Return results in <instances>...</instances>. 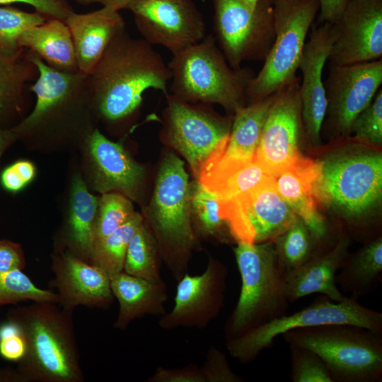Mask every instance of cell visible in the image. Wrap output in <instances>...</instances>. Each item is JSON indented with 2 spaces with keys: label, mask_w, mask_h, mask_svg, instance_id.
<instances>
[{
  "label": "cell",
  "mask_w": 382,
  "mask_h": 382,
  "mask_svg": "<svg viewBox=\"0 0 382 382\" xmlns=\"http://www.w3.org/2000/svg\"><path fill=\"white\" fill-rule=\"evenodd\" d=\"M273 243L278 262L285 274L325 251L318 250L323 241L313 236L299 217Z\"/></svg>",
  "instance_id": "d6a6232c"
},
{
  "label": "cell",
  "mask_w": 382,
  "mask_h": 382,
  "mask_svg": "<svg viewBox=\"0 0 382 382\" xmlns=\"http://www.w3.org/2000/svg\"><path fill=\"white\" fill-rule=\"evenodd\" d=\"M98 203L81 175L76 173L71 185L65 243L69 252L88 262L93 246Z\"/></svg>",
  "instance_id": "83f0119b"
},
{
  "label": "cell",
  "mask_w": 382,
  "mask_h": 382,
  "mask_svg": "<svg viewBox=\"0 0 382 382\" xmlns=\"http://www.w3.org/2000/svg\"><path fill=\"white\" fill-rule=\"evenodd\" d=\"M274 40L260 71L246 90L247 103L270 96L296 76L318 0H272Z\"/></svg>",
  "instance_id": "9c48e42d"
},
{
  "label": "cell",
  "mask_w": 382,
  "mask_h": 382,
  "mask_svg": "<svg viewBox=\"0 0 382 382\" xmlns=\"http://www.w3.org/2000/svg\"><path fill=\"white\" fill-rule=\"evenodd\" d=\"M58 300L56 292L37 286L22 270L0 272V311L4 306L27 301L57 303Z\"/></svg>",
  "instance_id": "d590c367"
},
{
  "label": "cell",
  "mask_w": 382,
  "mask_h": 382,
  "mask_svg": "<svg viewBox=\"0 0 382 382\" xmlns=\"http://www.w3.org/2000/svg\"><path fill=\"white\" fill-rule=\"evenodd\" d=\"M171 73L153 46L125 29L111 40L88 75L95 116L115 124L133 116L149 89L168 93Z\"/></svg>",
  "instance_id": "6da1fadb"
},
{
  "label": "cell",
  "mask_w": 382,
  "mask_h": 382,
  "mask_svg": "<svg viewBox=\"0 0 382 382\" xmlns=\"http://www.w3.org/2000/svg\"><path fill=\"white\" fill-rule=\"evenodd\" d=\"M296 77L274 93L262 127L256 158L266 171L276 176L301 154L299 144L306 133Z\"/></svg>",
  "instance_id": "9a60e30c"
},
{
  "label": "cell",
  "mask_w": 382,
  "mask_h": 382,
  "mask_svg": "<svg viewBox=\"0 0 382 382\" xmlns=\"http://www.w3.org/2000/svg\"><path fill=\"white\" fill-rule=\"evenodd\" d=\"M168 93L189 103L217 104L233 115L247 105L246 90L255 73L230 66L212 35L174 54Z\"/></svg>",
  "instance_id": "277c9868"
},
{
  "label": "cell",
  "mask_w": 382,
  "mask_h": 382,
  "mask_svg": "<svg viewBox=\"0 0 382 382\" xmlns=\"http://www.w3.org/2000/svg\"><path fill=\"white\" fill-rule=\"evenodd\" d=\"M227 277L226 267L211 256L201 274L185 273L178 281L173 308L161 316L158 326L206 328L224 307Z\"/></svg>",
  "instance_id": "e0dca14e"
},
{
  "label": "cell",
  "mask_w": 382,
  "mask_h": 382,
  "mask_svg": "<svg viewBox=\"0 0 382 382\" xmlns=\"http://www.w3.org/2000/svg\"><path fill=\"white\" fill-rule=\"evenodd\" d=\"M219 199L220 215L236 243L273 242L298 217L273 177L236 197Z\"/></svg>",
  "instance_id": "4fadbf2b"
},
{
  "label": "cell",
  "mask_w": 382,
  "mask_h": 382,
  "mask_svg": "<svg viewBox=\"0 0 382 382\" xmlns=\"http://www.w3.org/2000/svg\"><path fill=\"white\" fill-rule=\"evenodd\" d=\"M143 222V216L136 212L126 223L96 242L89 263L101 269L110 278L122 272L128 244Z\"/></svg>",
  "instance_id": "e575fe53"
},
{
  "label": "cell",
  "mask_w": 382,
  "mask_h": 382,
  "mask_svg": "<svg viewBox=\"0 0 382 382\" xmlns=\"http://www.w3.org/2000/svg\"><path fill=\"white\" fill-rule=\"evenodd\" d=\"M274 93L260 100L248 103L233 114L228 141L219 160L243 163L253 159Z\"/></svg>",
  "instance_id": "f1b7e54d"
},
{
  "label": "cell",
  "mask_w": 382,
  "mask_h": 382,
  "mask_svg": "<svg viewBox=\"0 0 382 382\" xmlns=\"http://www.w3.org/2000/svg\"><path fill=\"white\" fill-rule=\"evenodd\" d=\"M212 4L214 37L230 66L264 61L274 40L272 0H260L255 10L241 0Z\"/></svg>",
  "instance_id": "7c38bea8"
},
{
  "label": "cell",
  "mask_w": 382,
  "mask_h": 382,
  "mask_svg": "<svg viewBox=\"0 0 382 382\" xmlns=\"http://www.w3.org/2000/svg\"><path fill=\"white\" fill-rule=\"evenodd\" d=\"M242 3L251 10H255L260 0H241Z\"/></svg>",
  "instance_id": "816d5d0a"
},
{
  "label": "cell",
  "mask_w": 382,
  "mask_h": 382,
  "mask_svg": "<svg viewBox=\"0 0 382 382\" xmlns=\"http://www.w3.org/2000/svg\"><path fill=\"white\" fill-rule=\"evenodd\" d=\"M163 111L162 136L187 161L196 179L226 148L232 119L208 108L182 101L169 93Z\"/></svg>",
  "instance_id": "8fae6325"
},
{
  "label": "cell",
  "mask_w": 382,
  "mask_h": 382,
  "mask_svg": "<svg viewBox=\"0 0 382 382\" xmlns=\"http://www.w3.org/2000/svg\"><path fill=\"white\" fill-rule=\"evenodd\" d=\"M314 193L349 227L369 226L381 204V153L342 152L320 161Z\"/></svg>",
  "instance_id": "8992f818"
},
{
  "label": "cell",
  "mask_w": 382,
  "mask_h": 382,
  "mask_svg": "<svg viewBox=\"0 0 382 382\" xmlns=\"http://www.w3.org/2000/svg\"><path fill=\"white\" fill-rule=\"evenodd\" d=\"M320 23H337L340 20L349 0H318Z\"/></svg>",
  "instance_id": "7dc6e473"
},
{
  "label": "cell",
  "mask_w": 382,
  "mask_h": 382,
  "mask_svg": "<svg viewBox=\"0 0 382 382\" xmlns=\"http://www.w3.org/2000/svg\"><path fill=\"white\" fill-rule=\"evenodd\" d=\"M6 319L22 329L26 351L18 361L23 382H83L72 312L57 303L16 305Z\"/></svg>",
  "instance_id": "3957f363"
},
{
  "label": "cell",
  "mask_w": 382,
  "mask_h": 382,
  "mask_svg": "<svg viewBox=\"0 0 382 382\" xmlns=\"http://www.w3.org/2000/svg\"><path fill=\"white\" fill-rule=\"evenodd\" d=\"M48 19L37 11L26 12L11 6L0 7V51L14 54L21 48L18 41L27 30Z\"/></svg>",
  "instance_id": "74e56055"
},
{
  "label": "cell",
  "mask_w": 382,
  "mask_h": 382,
  "mask_svg": "<svg viewBox=\"0 0 382 382\" xmlns=\"http://www.w3.org/2000/svg\"><path fill=\"white\" fill-rule=\"evenodd\" d=\"M38 75L30 50L23 47L14 54L0 51V123L13 122L22 115L26 89Z\"/></svg>",
  "instance_id": "4316f807"
},
{
  "label": "cell",
  "mask_w": 382,
  "mask_h": 382,
  "mask_svg": "<svg viewBox=\"0 0 382 382\" xmlns=\"http://www.w3.org/2000/svg\"><path fill=\"white\" fill-rule=\"evenodd\" d=\"M336 24L329 64L349 65L381 59L382 0H349Z\"/></svg>",
  "instance_id": "ac0fdd59"
},
{
  "label": "cell",
  "mask_w": 382,
  "mask_h": 382,
  "mask_svg": "<svg viewBox=\"0 0 382 382\" xmlns=\"http://www.w3.org/2000/svg\"><path fill=\"white\" fill-rule=\"evenodd\" d=\"M126 8L143 40L172 54L207 35L204 18L192 0H132Z\"/></svg>",
  "instance_id": "5bb4252c"
},
{
  "label": "cell",
  "mask_w": 382,
  "mask_h": 382,
  "mask_svg": "<svg viewBox=\"0 0 382 382\" xmlns=\"http://www.w3.org/2000/svg\"><path fill=\"white\" fill-rule=\"evenodd\" d=\"M25 259L21 245L8 240H0V272L22 270Z\"/></svg>",
  "instance_id": "bcb514c9"
},
{
  "label": "cell",
  "mask_w": 382,
  "mask_h": 382,
  "mask_svg": "<svg viewBox=\"0 0 382 382\" xmlns=\"http://www.w3.org/2000/svg\"><path fill=\"white\" fill-rule=\"evenodd\" d=\"M233 252L241 286L224 328L226 341L286 315L290 303L273 242H238Z\"/></svg>",
  "instance_id": "52a82bcc"
},
{
  "label": "cell",
  "mask_w": 382,
  "mask_h": 382,
  "mask_svg": "<svg viewBox=\"0 0 382 382\" xmlns=\"http://www.w3.org/2000/svg\"><path fill=\"white\" fill-rule=\"evenodd\" d=\"M188 175L183 161L172 153L160 165L144 222L158 243L163 262L178 282L199 245L192 221Z\"/></svg>",
  "instance_id": "5b68a950"
},
{
  "label": "cell",
  "mask_w": 382,
  "mask_h": 382,
  "mask_svg": "<svg viewBox=\"0 0 382 382\" xmlns=\"http://www.w3.org/2000/svg\"><path fill=\"white\" fill-rule=\"evenodd\" d=\"M339 274L336 275L338 289L357 300L373 291L381 282L382 237L368 241L359 250L347 254Z\"/></svg>",
  "instance_id": "f546056e"
},
{
  "label": "cell",
  "mask_w": 382,
  "mask_h": 382,
  "mask_svg": "<svg viewBox=\"0 0 382 382\" xmlns=\"http://www.w3.org/2000/svg\"><path fill=\"white\" fill-rule=\"evenodd\" d=\"M0 382H23L17 369L0 368Z\"/></svg>",
  "instance_id": "f907efd6"
},
{
  "label": "cell",
  "mask_w": 382,
  "mask_h": 382,
  "mask_svg": "<svg viewBox=\"0 0 382 382\" xmlns=\"http://www.w3.org/2000/svg\"><path fill=\"white\" fill-rule=\"evenodd\" d=\"M289 345L291 381L333 382L325 364L316 352L302 346Z\"/></svg>",
  "instance_id": "f35d334b"
},
{
  "label": "cell",
  "mask_w": 382,
  "mask_h": 382,
  "mask_svg": "<svg viewBox=\"0 0 382 382\" xmlns=\"http://www.w3.org/2000/svg\"><path fill=\"white\" fill-rule=\"evenodd\" d=\"M328 324H348L369 329L382 335V313L346 296L335 301L321 295L308 306L291 314L256 327L226 341L229 354L241 364L254 361L265 349L274 345L276 337L300 328Z\"/></svg>",
  "instance_id": "30bf717a"
},
{
  "label": "cell",
  "mask_w": 382,
  "mask_h": 382,
  "mask_svg": "<svg viewBox=\"0 0 382 382\" xmlns=\"http://www.w3.org/2000/svg\"><path fill=\"white\" fill-rule=\"evenodd\" d=\"M161 260L156 240L144 220L128 244L123 272L159 282L163 281L160 270Z\"/></svg>",
  "instance_id": "836d02e7"
},
{
  "label": "cell",
  "mask_w": 382,
  "mask_h": 382,
  "mask_svg": "<svg viewBox=\"0 0 382 382\" xmlns=\"http://www.w3.org/2000/svg\"><path fill=\"white\" fill-rule=\"evenodd\" d=\"M18 44L57 71L68 74L79 72L71 33L62 20L48 18L25 30L21 35Z\"/></svg>",
  "instance_id": "484cf974"
},
{
  "label": "cell",
  "mask_w": 382,
  "mask_h": 382,
  "mask_svg": "<svg viewBox=\"0 0 382 382\" xmlns=\"http://www.w3.org/2000/svg\"><path fill=\"white\" fill-rule=\"evenodd\" d=\"M319 173L320 161L301 155L273 178L280 195L313 236L323 242L328 228L318 208V202L314 193V185Z\"/></svg>",
  "instance_id": "603a6c76"
},
{
  "label": "cell",
  "mask_w": 382,
  "mask_h": 382,
  "mask_svg": "<svg viewBox=\"0 0 382 382\" xmlns=\"http://www.w3.org/2000/svg\"><path fill=\"white\" fill-rule=\"evenodd\" d=\"M358 141L375 146L382 144V90L354 121L351 133Z\"/></svg>",
  "instance_id": "ab89813d"
},
{
  "label": "cell",
  "mask_w": 382,
  "mask_h": 382,
  "mask_svg": "<svg viewBox=\"0 0 382 382\" xmlns=\"http://www.w3.org/2000/svg\"><path fill=\"white\" fill-rule=\"evenodd\" d=\"M110 286L119 303V312L113 326L125 330L129 324L144 316H161L166 313L168 299L163 281L151 282L121 272L110 278Z\"/></svg>",
  "instance_id": "d4e9b609"
},
{
  "label": "cell",
  "mask_w": 382,
  "mask_h": 382,
  "mask_svg": "<svg viewBox=\"0 0 382 382\" xmlns=\"http://www.w3.org/2000/svg\"><path fill=\"white\" fill-rule=\"evenodd\" d=\"M205 382H243L244 379L231 369L226 356L215 346L207 350L201 367Z\"/></svg>",
  "instance_id": "60d3db41"
},
{
  "label": "cell",
  "mask_w": 382,
  "mask_h": 382,
  "mask_svg": "<svg viewBox=\"0 0 382 382\" xmlns=\"http://www.w3.org/2000/svg\"><path fill=\"white\" fill-rule=\"evenodd\" d=\"M79 4L90 5L92 4H100L103 6L112 8L119 11L126 8L127 4L132 0H76Z\"/></svg>",
  "instance_id": "c3c4849f"
},
{
  "label": "cell",
  "mask_w": 382,
  "mask_h": 382,
  "mask_svg": "<svg viewBox=\"0 0 382 382\" xmlns=\"http://www.w3.org/2000/svg\"><path fill=\"white\" fill-rule=\"evenodd\" d=\"M281 336L289 345L316 352L333 382L382 381V335L369 329L328 324L293 329Z\"/></svg>",
  "instance_id": "ba28073f"
},
{
  "label": "cell",
  "mask_w": 382,
  "mask_h": 382,
  "mask_svg": "<svg viewBox=\"0 0 382 382\" xmlns=\"http://www.w3.org/2000/svg\"><path fill=\"white\" fill-rule=\"evenodd\" d=\"M83 142L92 187L102 194L117 191L136 199L145 168L130 156L121 143L110 140L96 128Z\"/></svg>",
  "instance_id": "44dd1931"
},
{
  "label": "cell",
  "mask_w": 382,
  "mask_h": 382,
  "mask_svg": "<svg viewBox=\"0 0 382 382\" xmlns=\"http://www.w3.org/2000/svg\"><path fill=\"white\" fill-rule=\"evenodd\" d=\"M382 83V59L349 65L329 64L324 83L325 118L335 136L346 137L357 116L371 103Z\"/></svg>",
  "instance_id": "2e32d148"
},
{
  "label": "cell",
  "mask_w": 382,
  "mask_h": 382,
  "mask_svg": "<svg viewBox=\"0 0 382 382\" xmlns=\"http://www.w3.org/2000/svg\"><path fill=\"white\" fill-rule=\"evenodd\" d=\"M23 3L32 6L35 11L47 18H57L64 21L74 12L67 0H0V4Z\"/></svg>",
  "instance_id": "f6af8a7d"
},
{
  "label": "cell",
  "mask_w": 382,
  "mask_h": 382,
  "mask_svg": "<svg viewBox=\"0 0 382 382\" xmlns=\"http://www.w3.org/2000/svg\"><path fill=\"white\" fill-rule=\"evenodd\" d=\"M148 382H205L201 367L190 364L180 368L158 366Z\"/></svg>",
  "instance_id": "ee69618b"
},
{
  "label": "cell",
  "mask_w": 382,
  "mask_h": 382,
  "mask_svg": "<svg viewBox=\"0 0 382 382\" xmlns=\"http://www.w3.org/2000/svg\"><path fill=\"white\" fill-rule=\"evenodd\" d=\"M64 21L71 33L79 70L87 76L114 36L125 28L119 11L105 6L86 13L74 11Z\"/></svg>",
  "instance_id": "cb8c5ba5"
},
{
  "label": "cell",
  "mask_w": 382,
  "mask_h": 382,
  "mask_svg": "<svg viewBox=\"0 0 382 382\" xmlns=\"http://www.w3.org/2000/svg\"><path fill=\"white\" fill-rule=\"evenodd\" d=\"M52 271L51 284L57 290V304L64 310L73 313L80 306L106 309L112 303L109 276L69 250L53 257Z\"/></svg>",
  "instance_id": "ffe728a7"
},
{
  "label": "cell",
  "mask_w": 382,
  "mask_h": 382,
  "mask_svg": "<svg viewBox=\"0 0 382 382\" xmlns=\"http://www.w3.org/2000/svg\"><path fill=\"white\" fill-rule=\"evenodd\" d=\"M35 176V165L27 160H19L3 170L0 182L6 191L16 193L25 188Z\"/></svg>",
  "instance_id": "7bdbcfd3"
},
{
  "label": "cell",
  "mask_w": 382,
  "mask_h": 382,
  "mask_svg": "<svg viewBox=\"0 0 382 382\" xmlns=\"http://www.w3.org/2000/svg\"><path fill=\"white\" fill-rule=\"evenodd\" d=\"M39 75L30 91L36 96L33 111L11 127L18 139L37 143L84 139L96 128L88 76L57 71L31 52Z\"/></svg>",
  "instance_id": "7a4b0ae2"
},
{
  "label": "cell",
  "mask_w": 382,
  "mask_h": 382,
  "mask_svg": "<svg viewBox=\"0 0 382 382\" xmlns=\"http://www.w3.org/2000/svg\"><path fill=\"white\" fill-rule=\"evenodd\" d=\"M136 213L130 199L118 192H106L98 199L93 244L129 221Z\"/></svg>",
  "instance_id": "8d00e7d4"
},
{
  "label": "cell",
  "mask_w": 382,
  "mask_h": 382,
  "mask_svg": "<svg viewBox=\"0 0 382 382\" xmlns=\"http://www.w3.org/2000/svg\"><path fill=\"white\" fill-rule=\"evenodd\" d=\"M350 240L340 232L331 248L314 257L301 267L285 274L284 286L290 303L313 294L341 301L347 296L338 289L336 275L348 254Z\"/></svg>",
  "instance_id": "7402d4cb"
},
{
  "label": "cell",
  "mask_w": 382,
  "mask_h": 382,
  "mask_svg": "<svg viewBox=\"0 0 382 382\" xmlns=\"http://www.w3.org/2000/svg\"><path fill=\"white\" fill-rule=\"evenodd\" d=\"M190 205L192 226L198 239L203 237L219 243L236 242L220 215L219 198L198 180L190 184Z\"/></svg>",
  "instance_id": "1f68e13d"
},
{
  "label": "cell",
  "mask_w": 382,
  "mask_h": 382,
  "mask_svg": "<svg viewBox=\"0 0 382 382\" xmlns=\"http://www.w3.org/2000/svg\"><path fill=\"white\" fill-rule=\"evenodd\" d=\"M337 35L336 23L313 25L299 64L302 74L299 88L302 119L307 139L313 146L320 143L327 108L323 68Z\"/></svg>",
  "instance_id": "d6986e66"
},
{
  "label": "cell",
  "mask_w": 382,
  "mask_h": 382,
  "mask_svg": "<svg viewBox=\"0 0 382 382\" xmlns=\"http://www.w3.org/2000/svg\"><path fill=\"white\" fill-rule=\"evenodd\" d=\"M256 156L240 165L215 163L197 180L219 199H227L245 192L271 178Z\"/></svg>",
  "instance_id": "4dcf8cb0"
},
{
  "label": "cell",
  "mask_w": 382,
  "mask_h": 382,
  "mask_svg": "<svg viewBox=\"0 0 382 382\" xmlns=\"http://www.w3.org/2000/svg\"><path fill=\"white\" fill-rule=\"evenodd\" d=\"M18 139L17 135L11 127L7 129L0 127V157L4 151Z\"/></svg>",
  "instance_id": "681fc988"
},
{
  "label": "cell",
  "mask_w": 382,
  "mask_h": 382,
  "mask_svg": "<svg viewBox=\"0 0 382 382\" xmlns=\"http://www.w3.org/2000/svg\"><path fill=\"white\" fill-rule=\"evenodd\" d=\"M26 343L21 327L6 319L0 324V356L8 361L18 362L24 356Z\"/></svg>",
  "instance_id": "b9f144b4"
}]
</instances>
